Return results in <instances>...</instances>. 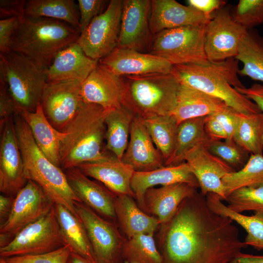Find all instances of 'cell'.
<instances>
[{"mask_svg": "<svg viewBox=\"0 0 263 263\" xmlns=\"http://www.w3.org/2000/svg\"><path fill=\"white\" fill-rule=\"evenodd\" d=\"M106 1L103 0H78L80 12L79 31L82 32L97 16Z\"/></svg>", "mask_w": 263, "mask_h": 263, "instance_id": "obj_45", "label": "cell"}, {"mask_svg": "<svg viewBox=\"0 0 263 263\" xmlns=\"http://www.w3.org/2000/svg\"><path fill=\"white\" fill-rule=\"evenodd\" d=\"M64 171L70 188L81 202L102 217L116 222L115 194L100 182L89 178L77 167Z\"/></svg>", "mask_w": 263, "mask_h": 263, "instance_id": "obj_19", "label": "cell"}, {"mask_svg": "<svg viewBox=\"0 0 263 263\" xmlns=\"http://www.w3.org/2000/svg\"><path fill=\"white\" fill-rule=\"evenodd\" d=\"M18 113L28 125L36 143L45 156L61 168L60 146L66 133L53 127L45 116L40 103L34 112L18 109Z\"/></svg>", "mask_w": 263, "mask_h": 263, "instance_id": "obj_27", "label": "cell"}, {"mask_svg": "<svg viewBox=\"0 0 263 263\" xmlns=\"http://www.w3.org/2000/svg\"><path fill=\"white\" fill-rule=\"evenodd\" d=\"M157 230L162 263H229L247 247L233 221L212 211L197 191Z\"/></svg>", "mask_w": 263, "mask_h": 263, "instance_id": "obj_1", "label": "cell"}, {"mask_svg": "<svg viewBox=\"0 0 263 263\" xmlns=\"http://www.w3.org/2000/svg\"><path fill=\"white\" fill-rule=\"evenodd\" d=\"M154 234H142L127 239L123 248L124 262L129 263H162Z\"/></svg>", "mask_w": 263, "mask_h": 263, "instance_id": "obj_39", "label": "cell"}, {"mask_svg": "<svg viewBox=\"0 0 263 263\" xmlns=\"http://www.w3.org/2000/svg\"><path fill=\"white\" fill-rule=\"evenodd\" d=\"M55 204L39 186L28 180L15 196L7 220L0 225V248L9 244L23 228L47 214Z\"/></svg>", "mask_w": 263, "mask_h": 263, "instance_id": "obj_11", "label": "cell"}, {"mask_svg": "<svg viewBox=\"0 0 263 263\" xmlns=\"http://www.w3.org/2000/svg\"><path fill=\"white\" fill-rule=\"evenodd\" d=\"M229 263H263V255L238 253Z\"/></svg>", "mask_w": 263, "mask_h": 263, "instance_id": "obj_53", "label": "cell"}, {"mask_svg": "<svg viewBox=\"0 0 263 263\" xmlns=\"http://www.w3.org/2000/svg\"><path fill=\"white\" fill-rule=\"evenodd\" d=\"M0 80L6 83L18 109L34 112L47 83L46 69L16 52L0 53Z\"/></svg>", "mask_w": 263, "mask_h": 263, "instance_id": "obj_7", "label": "cell"}, {"mask_svg": "<svg viewBox=\"0 0 263 263\" xmlns=\"http://www.w3.org/2000/svg\"><path fill=\"white\" fill-rule=\"evenodd\" d=\"M141 119L165 165L171 157L176 144L178 127L176 119L171 115Z\"/></svg>", "mask_w": 263, "mask_h": 263, "instance_id": "obj_37", "label": "cell"}, {"mask_svg": "<svg viewBox=\"0 0 263 263\" xmlns=\"http://www.w3.org/2000/svg\"><path fill=\"white\" fill-rule=\"evenodd\" d=\"M197 188L185 183L149 188L144 194L143 210L156 218L160 225L164 224L185 198L195 194Z\"/></svg>", "mask_w": 263, "mask_h": 263, "instance_id": "obj_24", "label": "cell"}, {"mask_svg": "<svg viewBox=\"0 0 263 263\" xmlns=\"http://www.w3.org/2000/svg\"><path fill=\"white\" fill-rule=\"evenodd\" d=\"M123 0H112L80 33L76 42L89 57L99 60L117 47Z\"/></svg>", "mask_w": 263, "mask_h": 263, "instance_id": "obj_12", "label": "cell"}, {"mask_svg": "<svg viewBox=\"0 0 263 263\" xmlns=\"http://www.w3.org/2000/svg\"><path fill=\"white\" fill-rule=\"evenodd\" d=\"M209 208L215 212L228 217L242 226L246 231L244 243L247 246L260 250L263 249V214L255 213L247 216L235 212L223 202L220 196L214 193L206 196Z\"/></svg>", "mask_w": 263, "mask_h": 263, "instance_id": "obj_32", "label": "cell"}, {"mask_svg": "<svg viewBox=\"0 0 263 263\" xmlns=\"http://www.w3.org/2000/svg\"><path fill=\"white\" fill-rule=\"evenodd\" d=\"M237 111L227 106L223 110L213 114L223 126L227 135L225 140H233V135L236 124Z\"/></svg>", "mask_w": 263, "mask_h": 263, "instance_id": "obj_48", "label": "cell"}, {"mask_svg": "<svg viewBox=\"0 0 263 263\" xmlns=\"http://www.w3.org/2000/svg\"><path fill=\"white\" fill-rule=\"evenodd\" d=\"M80 34L78 29L57 19L24 17L13 35L10 51L46 69L59 52L76 42Z\"/></svg>", "mask_w": 263, "mask_h": 263, "instance_id": "obj_4", "label": "cell"}, {"mask_svg": "<svg viewBox=\"0 0 263 263\" xmlns=\"http://www.w3.org/2000/svg\"><path fill=\"white\" fill-rule=\"evenodd\" d=\"M150 0H124L117 47L142 52L152 38ZM153 36V35H152Z\"/></svg>", "mask_w": 263, "mask_h": 263, "instance_id": "obj_16", "label": "cell"}, {"mask_svg": "<svg viewBox=\"0 0 263 263\" xmlns=\"http://www.w3.org/2000/svg\"><path fill=\"white\" fill-rule=\"evenodd\" d=\"M134 117L132 112L122 106L110 111L106 117L105 148L120 161L127 148Z\"/></svg>", "mask_w": 263, "mask_h": 263, "instance_id": "obj_31", "label": "cell"}, {"mask_svg": "<svg viewBox=\"0 0 263 263\" xmlns=\"http://www.w3.org/2000/svg\"><path fill=\"white\" fill-rule=\"evenodd\" d=\"M235 58L243 64L238 74L263 82V38L258 33L248 30Z\"/></svg>", "mask_w": 263, "mask_h": 263, "instance_id": "obj_35", "label": "cell"}, {"mask_svg": "<svg viewBox=\"0 0 263 263\" xmlns=\"http://www.w3.org/2000/svg\"><path fill=\"white\" fill-rule=\"evenodd\" d=\"M110 111L97 104L83 103L62 132L66 133L59 149L63 170L83 163L116 158L104 146L105 119Z\"/></svg>", "mask_w": 263, "mask_h": 263, "instance_id": "obj_2", "label": "cell"}, {"mask_svg": "<svg viewBox=\"0 0 263 263\" xmlns=\"http://www.w3.org/2000/svg\"><path fill=\"white\" fill-rule=\"evenodd\" d=\"M25 0H0V19L17 18L19 20L24 17Z\"/></svg>", "mask_w": 263, "mask_h": 263, "instance_id": "obj_47", "label": "cell"}, {"mask_svg": "<svg viewBox=\"0 0 263 263\" xmlns=\"http://www.w3.org/2000/svg\"><path fill=\"white\" fill-rule=\"evenodd\" d=\"M227 105L223 100L198 90L180 85L176 107L171 115L179 125L187 119L207 116Z\"/></svg>", "mask_w": 263, "mask_h": 263, "instance_id": "obj_29", "label": "cell"}, {"mask_svg": "<svg viewBox=\"0 0 263 263\" xmlns=\"http://www.w3.org/2000/svg\"><path fill=\"white\" fill-rule=\"evenodd\" d=\"M123 263H128L127 262H124Z\"/></svg>", "mask_w": 263, "mask_h": 263, "instance_id": "obj_56", "label": "cell"}, {"mask_svg": "<svg viewBox=\"0 0 263 263\" xmlns=\"http://www.w3.org/2000/svg\"><path fill=\"white\" fill-rule=\"evenodd\" d=\"M206 117L187 119L178 125L175 148L165 166H176L185 162V155L191 149L200 144L207 146L212 141L205 131Z\"/></svg>", "mask_w": 263, "mask_h": 263, "instance_id": "obj_33", "label": "cell"}, {"mask_svg": "<svg viewBox=\"0 0 263 263\" xmlns=\"http://www.w3.org/2000/svg\"><path fill=\"white\" fill-rule=\"evenodd\" d=\"M233 17L247 30L263 24V0H239Z\"/></svg>", "mask_w": 263, "mask_h": 263, "instance_id": "obj_42", "label": "cell"}, {"mask_svg": "<svg viewBox=\"0 0 263 263\" xmlns=\"http://www.w3.org/2000/svg\"><path fill=\"white\" fill-rule=\"evenodd\" d=\"M67 245L60 230L54 208L20 230L7 245L0 248V258L38 255Z\"/></svg>", "mask_w": 263, "mask_h": 263, "instance_id": "obj_10", "label": "cell"}, {"mask_svg": "<svg viewBox=\"0 0 263 263\" xmlns=\"http://www.w3.org/2000/svg\"><path fill=\"white\" fill-rule=\"evenodd\" d=\"M185 161L198 181L203 195L214 193L222 201L226 200L222 180L226 174L235 171L231 167L210 152L203 144L188 151L185 155Z\"/></svg>", "mask_w": 263, "mask_h": 263, "instance_id": "obj_17", "label": "cell"}, {"mask_svg": "<svg viewBox=\"0 0 263 263\" xmlns=\"http://www.w3.org/2000/svg\"><path fill=\"white\" fill-rule=\"evenodd\" d=\"M238 61L233 57L205 64L173 65L171 73L180 85L218 98L238 112L245 114L262 113L254 102L235 89L245 87L238 76Z\"/></svg>", "mask_w": 263, "mask_h": 263, "instance_id": "obj_3", "label": "cell"}, {"mask_svg": "<svg viewBox=\"0 0 263 263\" xmlns=\"http://www.w3.org/2000/svg\"><path fill=\"white\" fill-rule=\"evenodd\" d=\"M205 129L207 134L212 141L227 139V135L223 126L213 114L206 117Z\"/></svg>", "mask_w": 263, "mask_h": 263, "instance_id": "obj_50", "label": "cell"}, {"mask_svg": "<svg viewBox=\"0 0 263 263\" xmlns=\"http://www.w3.org/2000/svg\"><path fill=\"white\" fill-rule=\"evenodd\" d=\"M18 107L6 82L0 80V127L18 113Z\"/></svg>", "mask_w": 263, "mask_h": 263, "instance_id": "obj_44", "label": "cell"}, {"mask_svg": "<svg viewBox=\"0 0 263 263\" xmlns=\"http://www.w3.org/2000/svg\"><path fill=\"white\" fill-rule=\"evenodd\" d=\"M210 19L175 0H151L150 25L152 35L169 29L207 24Z\"/></svg>", "mask_w": 263, "mask_h": 263, "instance_id": "obj_23", "label": "cell"}, {"mask_svg": "<svg viewBox=\"0 0 263 263\" xmlns=\"http://www.w3.org/2000/svg\"><path fill=\"white\" fill-rule=\"evenodd\" d=\"M54 210L60 230L66 244L72 251L87 259L92 263H97L85 226L78 216L66 207L55 204Z\"/></svg>", "mask_w": 263, "mask_h": 263, "instance_id": "obj_30", "label": "cell"}, {"mask_svg": "<svg viewBox=\"0 0 263 263\" xmlns=\"http://www.w3.org/2000/svg\"><path fill=\"white\" fill-rule=\"evenodd\" d=\"M88 57L76 42L61 50L46 69L47 82L82 83L98 63Z\"/></svg>", "mask_w": 263, "mask_h": 263, "instance_id": "obj_21", "label": "cell"}, {"mask_svg": "<svg viewBox=\"0 0 263 263\" xmlns=\"http://www.w3.org/2000/svg\"><path fill=\"white\" fill-rule=\"evenodd\" d=\"M226 197L233 191L242 188L263 186V156L250 155L241 169L226 174L222 180Z\"/></svg>", "mask_w": 263, "mask_h": 263, "instance_id": "obj_38", "label": "cell"}, {"mask_svg": "<svg viewBox=\"0 0 263 263\" xmlns=\"http://www.w3.org/2000/svg\"><path fill=\"white\" fill-rule=\"evenodd\" d=\"M15 197L0 195V225L6 222L11 212Z\"/></svg>", "mask_w": 263, "mask_h": 263, "instance_id": "obj_52", "label": "cell"}, {"mask_svg": "<svg viewBox=\"0 0 263 263\" xmlns=\"http://www.w3.org/2000/svg\"><path fill=\"white\" fill-rule=\"evenodd\" d=\"M19 19L13 17L0 20V53L10 52L13 35L19 25Z\"/></svg>", "mask_w": 263, "mask_h": 263, "instance_id": "obj_46", "label": "cell"}, {"mask_svg": "<svg viewBox=\"0 0 263 263\" xmlns=\"http://www.w3.org/2000/svg\"><path fill=\"white\" fill-rule=\"evenodd\" d=\"M121 104L142 119L170 115L175 109L180 84L171 73L121 76Z\"/></svg>", "mask_w": 263, "mask_h": 263, "instance_id": "obj_6", "label": "cell"}, {"mask_svg": "<svg viewBox=\"0 0 263 263\" xmlns=\"http://www.w3.org/2000/svg\"><path fill=\"white\" fill-rule=\"evenodd\" d=\"M206 24L167 29L153 35L149 53L164 58L172 65L187 63L205 64Z\"/></svg>", "mask_w": 263, "mask_h": 263, "instance_id": "obj_8", "label": "cell"}, {"mask_svg": "<svg viewBox=\"0 0 263 263\" xmlns=\"http://www.w3.org/2000/svg\"><path fill=\"white\" fill-rule=\"evenodd\" d=\"M81 83L47 82L40 104L47 119L56 130L62 132L84 103Z\"/></svg>", "mask_w": 263, "mask_h": 263, "instance_id": "obj_14", "label": "cell"}, {"mask_svg": "<svg viewBox=\"0 0 263 263\" xmlns=\"http://www.w3.org/2000/svg\"><path fill=\"white\" fill-rule=\"evenodd\" d=\"M76 214L83 223L97 263H123L127 239L116 221L106 219L82 202H75Z\"/></svg>", "mask_w": 263, "mask_h": 263, "instance_id": "obj_9", "label": "cell"}, {"mask_svg": "<svg viewBox=\"0 0 263 263\" xmlns=\"http://www.w3.org/2000/svg\"><path fill=\"white\" fill-rule=\"evenodd\" d=\"M67 263H92L81 255L71 252L69 257Z\"/></svg>", "mask_w": 263, "mask_h": 263, "instance_id": "obj_54", "label": "cell"}, {"mask_svg": "<svg viewBox=\"0 0 263 263\" xmlns=\"http://www.w3.org/2000/svg\"><path fill=\"white\" fill-rule=\"evenodd\" d=\"M188 6L211 19L215 13L223 8L226 2L223 0H188Z\"/></svg>", "mask_w": 263, "mask_h": 263, "instance_id": "obj_49", "label": "cell"}, {"mask_svg": "<svg viewBox=\"0 0 263 263\" xmlns=\"http://www.w3.org/2000/svg\"><path fill=\"white\" fill-rule=\"evenodd\" d=\"M0 129V191L5 195L15 197L28 180L17 139L13 117Z\"/></svg>", "mask_w": 263, "mask_h": 263, "instance_id": "obj_15", "label": "cell"}, {"mask_svg": "<svg viewBox=\"0 0 263 263\" xmlns=\"http://www.w3.org/2000/svg\"><path fill=\"white\" fill-rule=\"evenodd\" d=\"M0 263H6L3 258H0Z\"/></svg>", "mask_w": 263, "mask_h": 263, "instance_id": "obj_55", "label": "cell"}, {"mask_svg": "<svg viewBox=\"0 0 263 263\" xmlns=\"http://www.w3.org/2000/svg\"><path fill=\"white\" fill-rule=\"evenodd\" d=\"M235 89L254 102L263 113V85L255 83L248 88L244 87Z\"/></svg>", "mask_w": 263, "mask_h": 263, "instance_id": "obj_51", "label": "cell"}, {"mask_svg": "<svg viewBox=\"0 0 263 263\" xmlns=\"http://www.w3.org/2000/svg\"><path fill=\"white\" fill-rule=\"evenodd\" d=\"M247 31L234 20L227 9L217 11L206 27L205 51L208 60L218 62L235 58Z\"/></svg>", "mask_w": 263, "mask_h": 263, "instance_id": "obj_13", "label": "cell"}, {"mask_svg": "<svg viewBox=\"0 0 263 263\" xmlns=\"http://www.w3.org/2000/svg\"><path fill=\"white\" fill-rule=\"evenodd\" d=\"M24 17L29 19L49 18L57 19L67 23L79 30L80 17L73 0H26Z\"/></svg>", "mask_w": 263, "mask_h": 263, "instance_id": "obj_34", "label": "cell"}, {"mask_svg": "<svg viewBox=\"0 0 263 263\" xmlns=\"http://www.w3.org/2000/svg\"><path fill=\"white\" fill-rule=\"evenodd\" d=\"M113 74L122 76L150 73H171L172 65L167 60L150 53L116 47L99 60Z\"/></svg>", "mask_w": 263, "mask_h": 263, "instance_id": "obj_18", "label": "cell"}, {"mask_svg": "<svg viewBox=\"0 0 263 263\" xmlns=\"http://www.w3.org/2000/svg\"><path fill=\"white\" fill-rule=\"evenodd\" d=\"M179 183L199 187L198 181L186 162L150 171H134L131 180V188L137 203L143 210L144 196L148 189L157 185L164 186Z\"/></svg>", "mask_w": 263, "mask_h": 263, "instance_id": "obj_25", "label": "cell"}, {"mask_svg": "<svg viewBox=\"0 0 263 263\" xmlns=\"http://www.w3.org/2000/svg\"><path fill=\"white\" fill-rule=\"evenodd\" d=\"M71 252L72 250L70 246L65 245L46 253L14 256L3 259L7 263H67Z\"/></svg>", "mask_w": 263, "mask_h": 263, "instance_id": "obj_43", "label": "cell"}, {"mask_svg": "<svg viewBox=\"0 0 263 263\" xmlns=\"http://www.w3.org/2000/svg\"><path fill=\"white\" fill-rule=\"evenodd\" d=\"M233 140L253 154L263 152V113L245 114L237 112Z\"/></svg>", "mask_w": 263, "mask_h": 263, "instance_id": "obj_36", "label": "cell"}, {"mask_svg": "<svg viewBox=\"0 0 263 263\" xmlns=\"http://www.w3.org/2000/svg\"><path fill=\"white\" fill-rule=\"evenodd\" d=\"M121 161L135 171H150L165 166L161 153L138 116H135L132 122L129 143Z\"/></svg>", "mask_w": 263, "mask_h": 263, "instance_id": "obj_22", "label": "cell"}, {"mask_svg": "<svg viewBox=\"0 0 263 263\" xmlns=\"http://www.w3.org/2000/svg\"><path fill=\"white\" fill-rule=\"evenodd\" d=\"M206 147L210 152L221 159L235 171L236 169L243 168L250 157L249 152L234 140L211 141Z\"/></svg>", "mask_w": 263, "mask_h": 263, "instance_id": "obj_41", "label": "cell"}, {"mask_svg": "<svg viewBox=\"0 0 263 263\" xmlns=\"http://www.w3.org/2000/svg\"><path fill=\"white\" fill-rule=\"evenodd\" d=\"M123 82L98 62L81 84V93L84 103L98 105L107 110L122 106Z\"/></svg>", "mask_w": 263, "mask_h": 263, "instance_id": "obj_20", "label": "cell"}, {"mask_svg": "<svg viewBox=\"0 0 263 263\" xmlns=\"http://www.w3.org/2000/svg\"><path fill=\"white\" fill-rule=\"evenodd\" d=\"M13 121L28 180L39 186L55 204L63 205L77 215L74 203L81 201L70 188L64 170L45 156L36 143L28 125L18 113L13 116Z\"/></svg>", "mask_w": 263, "mask_h": 263, "instance_id": "obj_5", "label": "cell"}, {"mask_svg": "<svg viewBox=\"0 0 263 263\" xmlns=\"http://www.w3.org/2000/svg\"><path fill=\"white\" fill-rule=\"evenodd\" d=\"M226 201L227 207L235 212L253 211L263 214V186L237 189L228 195Z\"/></svg>", "mask_w": 263, "mask_h": 263, "instance_id": "obj_40", "label": "cell"}, {"mask_svg": "<svg viewBox=\"0 0 263 263\" xmlns=\"http://www.w3.org/2000/svg\"><path fill=\"white\" fill-rule=\"evenodd\" d=\"M132 197L116 195L114 203L116 221L127 239L142 234H154L160 224L154 216L145 212Z\"/></svg>", "mask_w": 263, "mask_h": 263, "instance_id": "obj_28", "label": "cell"}, {"mask_svg": "<svg viewBox=\"0 0 263 263\" xmlns=\"http://www.w3.org/2000/svg\"><path fill=\"white\" fill-rule=\"evenodd\" d=\"M76 167L87 176L102 183L116 195H127L134 198L131 188V180L134 170L122 161L115 158L86 162Z\"/></svg>", "mask_w": 263, "mask_h": 263, "instance_id": "obj_26", "label": "cell"}]
</instances>
